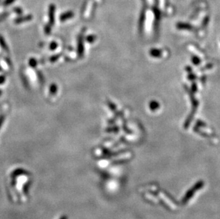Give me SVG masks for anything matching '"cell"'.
Masks as SVG:
<instances>
[{"instance_id": "cell-3", "label": "cell", "mask_w": 220, "mask_h": 219, "mask_svg": "<svg viewBox=\"0 0 220 219\" xmlns=\"http://www.w3.org/2000/svg\"><path fill=\"white\" fill-rule=\"evenodd\" d=\"M74 16V12L71 11H66V12L61 14L60 15L59 19H60L61 22H65V21L71 19Z\"/></svg>"}, {"instance_id": "cell-5", "label": "cell", "mask_w": 220, "mask_h": 219, "mask_svg": "<svg viewBox=\"0 0 220 219\" xmlns=\"http://www.w3.org/2000/svg\"><path fill=\"white\" fill-rule=\"evenodd\" d=\"M0 46H1V47L2 48L4 51H9V48L7 46V44H6V41H5L4 39L2 37V36L1 35H0Z\"/></svg>"}, {"instance_id": "cell-9", "label": "cell", "mask_w": 220, "mask_h": 219, "mask_svg": "<svg viewBox=\"0 0 220 219\" xmlns=\"http://www.w3.org/2000/svg\"><path fill=\"white\" fill-rule=\"evenodd\" d=\"M44 32L46 34H49L51 32V26L48 24L46 25L44 27Z\"/></svg>"}, {"instance_id": "cell-16", "label": "cell", "mask_w": 220, "mask_h": 219, "mask_svg": "<svg viewBox=\"0 0 220 219\" xmlns=\"http://www.w3.org/2000/svg\"><path fill=\"white\" fill-rule=\"evenodd\" d=\"M1 93H1V90H0V96L1 95Z\"/></svg>"}, {"instance_id": "cell-8", "label": "cell", "mask_w": 220, "mask_h": 219, "mask_svg": "<svg viewBox=\"0 0 220 219\" xmlns=\"http://www.w3.org/2000/svg\"><path fill=\"white\" fill-rule=\"evenodd\" d=\"M58 47V44L56 42V41H52L49 45V49L51 50V51H54L56 50Z\"/></svg>"}, {"instance_id": "cell-13", "label": "cell", "mask_w": 220, "mask_h": 219, "mask_svg": "<svg viewBox=\"0 0 220 219\" xmlns=\"http://www.w3.org/2000/svg\"><path fill=\"white\" fill-rule=\"evenodd\" d=\"M14 0H6L4 2V4L5 5H9V4H11L12 3L14 2Z\"/></svg>"}, {"instance_id": "cell-10", "label": "cell", "mask_w": 220, "mask_h": 219, "mask_svg": "<svg viewBox=\"0 0 220 219\" xmlns=\"http://www.w3.org/2000/svg\"><path fill=\"white\" fill-rule=\"evenodd\" d=\"M61 56V54H56V55H53V56H52L51 57H50L49 58V61L51 62V63H53V62H56L57 60L58 59V58H60Z\"/></svg>"}, {"instance_id": "cell-6", "label": "cell", "mask_w": 220, "mask_h": 219, "mask_svg": "<svg viewBox=\"0 0 220 219\" xmlns=\"http://www.w3.org/2000/svg\"><path fill=\"white\" fill-rule=\"evenodd\" d=\"M57 91H58V86L56 84L52 83L49 87V93L50 94L52 95H56L57 93Z\"/></svg>"}, {"instance_id": "cell-12", "label": "cell", "mask_w": 220, "mask_h": 219, "mask_svg": "<svg viewBox=\"0 0 220 219\" xmlns=\"http://www.w3.org/2000/svg\"><path fill=\"white\" fill-rule=\"evenodd\" d=\"M5 81H6V78L4 75H0V85L4 84Z\"/></svg>"}, {"instance_id": "cell-1", "label": "cell", "mask_w": 220, "mask_h": 219, "mask_svg": "<svg viewBox=\"0 0 220 219\" xmlns=\"http://www.w3.org/2000/svg\"><path fill=\"white\" fill-rule=\"evenodd\" d=\"M55 11H56V6L54 4L49 5L48 7V19H49V24L53 26L55 23Z\"/></svg>"}, {"instance_id": "cell-7", "label": "cell", "mask_w": 220, "mask_h": 219, "mask_svg": "<svg viewBox=\"0 0 220 219\" xmlns=\"http://www.w3.org/2000/svg\"><path fill=\"white\" fill-rule=\"evenodd\" d=\"M29 63L31 67H32V68H35V67L36 66V65H37V61H36L35 58H32L30 60H29Z\"/></svg>"}, {"instance_id": "cell-2", "label": "cell", "mask_w": 220, "mask_h": 219, "mask_svg": "<svg viewBox=\"0 0 220 219\" xmlns=\"http://www.w3.org/2000/svg\"><path fill=\"white\" fill-rule=\"evenodd\" d=\"M84 53V39L82 35H80L78 39V55L81 58Z\"/></svg>"}, {"instance_id": "cell-11", "label": "cell", "mask_w": 220, "mask_h": 219, "mask_svg": "<svg viewBox=\"0 0 220 219\" xmlns=\"http://www.w3.org/2000/svg\"><path fill=\"white\" fill-rule=\"evenodd\" d=\"M5 119H6V116L4 115H0V129H1V126H2L3 124L5 121Z\"/></svg>"}, {"instance_id": "cell-14", "label": "cell", "mask_w": 220, "mask_h": 219, "mask_svg": "<svg viewBox=\"0 0 220 219\" xmlns=\"http://www.w3.org/2000/svg\"><path fill=\"white\" fill-rule=\"evenodd\" d=\"M15 11H16L17 13L19 14H20L22 13V10L21 9H19V8H16Z\"/></svg>"}, {"instance_id": "cell-4", "label": "cell", "mask_w": 220, "mask_h": 219, "mask_svg": "<svg viewBox=\"0 0 220 219\" xmlns=\"http://www.w3.org/2000/svg\"><path fill=\"white\" fill-rule=\"evenodd\" d=\"M32 19V15H27V16H24L22 17H19V18H17L16 20L14 21L15 23L17 24H19L21 23H23V22H29Z\"/></svg>"}, {"instance_id": "cell-15", "label": "cell", "mask_w": 220, "mask_h": 219, "mask_svg": "<svg viewBox=\"0 0 220 219\" xmlns=\"http://www.w3.org/2000/svg\"><path fill=\"white\" fill-rule=\"evenodd\" d=\"M87 41L88 42H92L93 41V37H87Z\"/></svg>"}]
</instances>
